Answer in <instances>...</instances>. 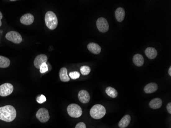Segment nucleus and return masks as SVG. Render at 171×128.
I'll list each match as a JSON object with an SVG mask.
<instances>
[{
    "mask_svg": "<svg viewBox=\"0 0 171 128\" xmlns=\"http://www.w3.org/2000/svg\"><path fill=\"white\" fill-rule=\"evenodd\" d=\"M59 75L61 81L63 82H67L70 80V77L67 74V69L66 68L61 69Z\"/></svg>",
    "mask_w": 171,
    "mask_h": 128,
    "instance_id": "18",
    "label": "nucleus"
},
{
    "mask_svg": "<svg viewBox=\"0 0 171 128\" xmlns=\"http://www.w3.org/2000/svg\"><path fill=\"white\" fill-rule=\"evenodd\" d=\"M40 72L41 73H45L48 70V67L46 63H43L41 65L40 68Z\"/></svg>",
    "mask_w": 171,
    "mask_h": 128,
    "instance_id": "23",
    "label": "nucleus"
},
{
    "mask_svg": "<svg viewBox=\"0 0 171 128\" xmlns=\"http://www.w3.org/2000/svg\"><path fill=\"white\" fill-rule=\"evenodd\" d=\"M169 74L170 75V76H171V67H170L169 68V69L168 71Z\"/></svg>",
    "mask_w": 171,
    "mask_h": 128,
    "instance_id": "29",
    "label": "nucleus"
},
{
    "mask_svg": "<svg viewBox=\"0 0 171 128\" xmlns=\"http://www.w3.org/2000/svg\"><path fill=\"white\" fill-rule=\"evenodd\" d=\"M2 18H3V15H2L1 12L0 11V27L1 26V19H2Z\"/></svg>",
    "mask_w": 171,
    "mask_h": 128,
    "instance_id": "28",
    "label": "nucleus"
},
{
    "mask_svg": "<svg viewBox=\"0 0 171 128\" xmlns=\"http://www.w3.org/2000/svg\"><path fill=\"white\" fill-rule=\"evenodd\" d=\"M69 76L71 77V79L75 80V79L79 78V76H80V74H79V72L77 71L71 72L69 73Z\"/></svg>",
    "mask_w": 171,
    "mask_h": 128,
    "instance_id": "24",
    "label": "nucleus"
},
{
    "mask_svg": "<svg viewBox=\"0 0 171 128\" xmlns=\"http://www.w3.org/2000/svg\"><path fill=\"white\" fill-rule=\"evenodd\" d=\"M5 38L8 41L15 44H20L22 41V36L20 34L15 31H11L7 33Z\"/></svg>",
    "mask_w": 171,
    "mask_h": 128,
    "instance_id": "5",
    "label": "nucleus"
},
{
    "mask_svg": "<svg viewBox=\"0 0 171 128\" xmlns=\"http://www.w3.org/2000/svg\"><path fill=\"white\" fill-rule=\"evenodd\" d=\"M34 16L31 13H27L23 16H22L20 18V21L21 23L24 25H31L34 22Z\"/></svg>",
    "mask_w": 171,
    "mask_h": 128,
    "instance_id": "9",
    "label": "nucleus"
},
{
    "mask_svg": "<svg viewBox=\"0 0 171 128\" xmlns=\"http://www.w3.org/2000/svg\"><path fill=\"white\" fill-rule=\"evenodd\" d=\"M10 64L9 58L0 55V68H7L9 67Z\"/></svg>",
    "mask_w": 171,
    "mask_h": 128,
    "instance_id": "20",
    "label": "nucleus"
},
{
    "mask_svg": "<svg viewBox=\"0 0 171 128\" xmlns=\"http://www.w3.org/2000/svg\"><path fill=\"white\" fill-rule=\"evenodd\" d=\"M47 57L45 54H40L35 57L34 61V65L37 68L40 69V66L43 63H46L47 62Z\"/></svg>",
    "mask_w": 171,
    "mask_h": 128,
    "instance_id": "10",
    "label": "nucleus"
},
{
    "mask_svg": "<svg viewBox=\"0 0 171 128\" xmlns=\"http://www.w3.org/2000/svg\"><path fill=\"white\" fill-rule=\"evenodd\" d=\"M78 98L79 101L83 103H88L90 100L89 93L85 90H82L78 94Z\"/></svg>",
    "mask_w": 171,
    "mask_h": 128,
    "instance_id": "11",
    "label": "nucleus"
},
{
    "mask_svg": "<svg viewBox=\"0 0 171 128\" xmlns=\"http://www.w3.org/2000/svg\"><path fill=\"white\" fill-rule=\"evenodd\" d=\"M115 16L116 20L119 22H121L124 20L125 16V11L121 7H119L116 9Z\"/></svg>",
    "mask_w": 171,
    "mask_h": 128,
    "instance_id": "14",
    "label": "nucleus"
},
{
    "mask_svg": "<svg viewBox=\"0 0 171 128\" xmlns=\"http://www.w3.org/2000/svg\"><path fill=\"white\" fill-rule=\"evenodd\" d=\"M13 91L12 85L10 83H5L0 86V96H7L11 94Z\"/></svg>",
    "mask_w": 171,
    "mask_h": 128,
    "instance_id": "7",
    "label": "nucleus"
},
{
    "mask_svg": "<svg viewBox=\"0 0 171 128\" xmlns=\"http://www.w3.org/2000/svg\"><path fill=\"white\" fill-rule=\"evenodd\" d=\"M145 54L149 59H154L157 55V51L153 47H148L145 50Z\"/></svg>",
    "mask_w": 171,
    "mask_h": 128,
    "instance_id": "13",
    "label": "nucleus"
},
{
    "mask_svg": "<svg viewBox=\"0 0 171 128\" xmlns=\"http://www.w3.org/2000/svg\"><path fill=\"white\" fill-rule=\"evenodd\" d=\"M106 92L108 96L112 98H116L118 95V93L116 89L111 87H108L106 89Z\"/></svg>",
    "mask_w": 171,
    "mask_h": 128,
    "instance_id": "21",
    "label": "nucleus"
},
{
    "mask_svg": "<svg viewBox=\"0 0 171 128\" xmlns=\"http://www.w3.org/2000/svg\"><path fill=\"white\" fill-rule=\"evenodd\" d=\"M80 71H81L82 75H87L89 74L90 72V67H89L88 66H83L81 67Z\"/></svg>",
    "mask_w": 171,
    "mask_h": 128,
    "instance_id": "22",
    "label": "nucleus"
},
{
    "mask_svg": "<svg viewBox=\"0 0 171 128\" xmlns=\"http://www.w3.org/2000/svg\"><path fill=\"white\" fill-rule=\"evenodd\" d=\"M67 112L70 117L74 118L79 117L83 113L81 107L75 103H72L68 106Z\"/></svg>",
    "mask_w": 171,
    "mask_h": 128,
    "instance_id": "4",
    "label": "nucleus"
},
{
    "mask_svg": "<svg viewBox=\"0 0 171 128\" xmlns=\"http://www.w3.org/2000/svg\"><path fill=\"white\" fill-rule=\"evenodd\" d=\"M88 50L93 54H100L101 52V47L98 44L94 43H90L87 46Z\"/></svg>",
    "mask_w": 171,
    "mask_h": 128,
    "instance_id": "12",
    "label": "nucleus"
},
{
    "mask_svg": "<svg viewBox=\"0 0 171 128\" xmlns=\"http://www.w3.org/2000/svg\"><path fill=\"white\" fill-rule=\"evenodd\" d=\"M134 64L138 67H141L143 65L144 63V58L142 55L140 54H136L134 55L133 57Z\"/></svg>",
    "mask_w": 171,
    "mask_h": 128,
    "instance_id": "19",
    "label": "nucleus"
},
{
    "mask_svg": "<svg viewBox=\"0 0 171 128\" xmlns=\"http://www.w3.org/2000/svg\"><path fill=\"white\" fill-rule=\"evenodd\" d=\"M45 22L47 27L50 30L56 29L58 24L57 16L53 11H49L46 13Z\"/></svg>",
    "mask_w": 171,
    "mask_h": 128,
    "instance_id": "2",
    "label": "nucleus"
},
{
    "mask_svg": "<svg viewBox=\"0 0 171 128\" xmlns=\"http://www.w3.org/2000/svg\"><path fill=\"white\" fill-rule=\"evenodd\" d=\"M97 26L98 30L102 33L107 32L109 28L108 23L107 20L104 18H100L97 19Z\"/></svg>",
    "mask_w": 171,
    "mask_h": 128,
    "instance_id": "8",
    "label": "nucleus"
},
{
    "mask_svg": "<svg viewBox=\"0 0 171 128\" xmlns=\"http://www.w3.org/2000/svg\"><path fill=\"white\" fill-rule=\"evenodd\" d=\"M37 118L41 122H46L50 118L48 111L45 108H40L36 114Z\"/></svg>",
    "mask_w": 171,
    "mask_h": 128,
    "instance_id": "6",
    "label": "nucleus"
},
{
    "mask_svg": "<svg viewBox=\"0 0 171 128\" xmlns=\"http://www.w3.org/2000/svg\"><path fill=\"white\" fill-rule=\"evenodd\" d=\"M167 111H168L169 113L170 114H171V103H168V105L167 106Z\"/></svg>",
    "mask_w": 171,
    "mask_h": 128,
    "instance_id": "27",
    "label": "nucleus"
},
{
    "mask_svg": "<svg viewBox=\"0 0 171 128\" xmlns=\"http://www.w3.org/2000/svg\"><path fill=\"white\" fill-rule=\"evenodd\" d=\"M131 119V118L130 115H124L119 122V127L120 128H125L127 127L130 123Z\"/></svg>",
    "mask_w": 171,
    "mask_h": 128,
    "instance_id": "15",
    "label": "nucleus"
},
{
    "mask_svg": "<svg viewBox=\"0 0 171 128\" xmlns=\"http://www.w3.org/2000/svg\"><path fill=\"white\" fill-rule=\"evenodd\" d=\"M106 113V110L102 105L97 104L92 107L90 111L91 117L95 119L102 118Z\"/></svg>",
    "mask_w": 171,
    "mask_h": 128,
    "instance_id": "3",
    "label": "nucleus"
},
{
    "mask_svg": "<svg viewBox=\"0 0 171 128\" xmlns=\"http://www.w3.org/2000/svg\"><path fill=\"white\" fill-rule=\"evenodd\" d=\"M46 101V98L44 95H41L38 98H37V102L39 103H43Z\"/></svg>",
    "mask_w": 171,
    "mask_h": 128,
    "instance_id": "25",
    "label": "nucleus"
},
{
    "mask_svg": "<svg viewBox=\"0 0 171 128\" xmlns=\"http://www.w3.org/2000/svg\"><path fill=\"white\" fill-rule=\"evenodd\" d=\"M16 110L11 105L0 107V119L6 122H11L16 118Z\"/></svg>",
    "mask_w": 171,
    "mask_h": 128,
    "instance_id": "1",
    "label": "nucleus"
},
{
    "mask_svg": "<svg viewBox=\"0 0 171 128\" xmlns=\"http://www.w3.org/2000/svg\"><path fill=\"white\" fill-rule=\"evenodd\" d=\"M158 85L155 83H151L146 85L144 88V91L146 93H152L156 91Z\"/></svg>",
    "mask_w": 171,
    "mask_h": 128,
    "instance_id": "17",
    "label": "nucleus"
},
{
    "mask_svg": "<svg viewBox=\"0 0 171 128\" xmlns=\"http://www.w3.org/2000/svg\"><path fill=\"white\" fill-rule=\"evenodd\" d=\"M75 128H86V126L83 122H79V124L76 125V127Z\"/></svg>",
    "mask_w": 171,
    "mask_h": 128,
    "instance_id": "26",
    "label": "nucleus"
},
{
    "mask_svg": "<svg viewBox=\"0 0 171 128\" xmlns=\"http://www.w3.org/2000/svg\"><path fill=\"white\" fill-rule=\"evenodd\" d=\"M162 105V100L160 98H156L152 99L149 103L150 107L153 109H159L161 107Z\"/></svg>",
    "mask_w": 171,
    "mask_h": 128,
    "instance_id": "16",
    "label": "nucleus"
}]
</instances>
